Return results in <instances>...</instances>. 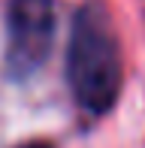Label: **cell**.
Listing matches in <instances>:
<instances>
[{"instance_id": "6da1fadb", "label": "cell", "mask_w": 145, "mask_h": 148, "mask_svg": "<svg viewBox=\"0 0 145 148\" xmlns=\"http://www.w3.org/2000/svg\"><path fill=\"white\" fill-rule=\"evenodd\" d=\"M67 79L76 100L88 112H106L118 97L121 85V58L115 33L100 6H85L72 21Z\"/></svg>"}, {"instance_id": "7a4b0ae2", "label": "cell", "mask_w": 145, "mask_h": 148, "mask_svg": "<svg viewBox=\"0 0 145 148\" xmlns=\"http://www.w3.org/2000/svg\"><path fill=\"white\" fill-rule=\"evenodd\" d=\"M55 12L51 0H12L9 3V51L6 60L15 73H34L51 49Z\"/></svg>"}, {"instance_id": "3957f363", "label": "cell", "mask_w": 145, "mask_h": 148, "mask_svg": "<svg viewBox=\"0 0 145 148\" xmlns=\"http://www.w3.org/2000/svg\"><path fill=\"white\" fill-rule=\"evenodd\" d=\"M21 148H51V145H45V142H30V145H21Z\"/></svg>"}]
</instances>
